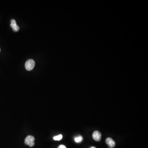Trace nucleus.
I'll return each instance as SVG.
<instances>
[{"instance_id": "obj_10", "label": "nucleus", "mask_w": 148, "mask_h": 148, "mask_svg": "<svg viewBox=\"0 0 148 148\" xmlns=\"http://www.w3.org/2000/svg\"><path fill=\"white\" fill-rule=\"evenodd\" d=\"M90 148H96V147H95V146H92V147H90Z\"/></svg>"}, {"instance_id": "obj_11", "label": "nucleus", "mask_w": 148, "mask_h": 148, "mask_svg": "<svg viewBox=\"0 0 148 148\" xmlns=\"http://www.w3.org/2000/svg\"><path fill=\"white\" fill-rule=\"evenodd\" d=\"M0 52H1V48H0Z\"/></svg>"}, {"instance_id": "obj_2", "label": "nucleus", "mask_w": 148, "mask_h": 148, "mask_svg": "<svg viewBox=\"0 0 148 148\" xmlns=\"http://www.w3.org/2000/svg\"><path fill=\"white\" fill-rule=\"evenodd\" d=\"M35 62L33 59L28 60L25 64V68L28 71H31L35 67Z\"/></svg>"}, {"instance_id": "obj_1", "label": "nucleus", "mask_w": 148, "mask_h": 148, "mask_svg": "<svg viewBox=\"0 0 148 148\" xmlns=\"http://www.w3.org/2000/svg\"><path fill=\"white\" fill-rule=\"evenodd\" d=\"M35 138L33 136L29 135L26 136L25 139V144L29 146L30 147H33L35 145Z\"/></svg>"}, {"instance_id": "obj_9", "label": "nucleus", "mask_w": 148, "mask_h": 148, "mask_svg": "<svg viewBox=\"0 0 148 148\" xmlns=\"http://www.w3.org/2000/svg\"><path fill=\"white\" fill-rule=\"evenodd\" d=\"M58 148H66V146L64 145H60L59 146Z\"/></svg>"}, {"instance_id": "obj_8", "label": "nucleus", "mask_w": 148, "mask_h": 148, "mask_svg": "<svg viewBox=\"0 0 148 148\" xmlns=\"http://www.w3.org/2000/svg\"><path fill=\"white\" fill-rule=\"evenodd\" d=\"M13 29L14 31H15V32H18V31L19 30V26L18 25H17V26H16L15 27L13 28Z\"/></svg>"}, {"instance_id": "obj_4", "label": "nucleus", "mask_w": 148, "mask_h": 148, "mask_svg": "<svg viewBox=\"0 0 148 148\" xmlns=\"http://www.w3.org/2000/svg\"><path fill=\"white\" fill-rule=\"evenodd\" d=\"M106 143L110 148H113L115 146V142L111 138H107L106 139Z\"/></svg>"}, {"instance_id": "obj_3", "label": "nucleus", "mask_w": 148, "mask_h": 148, "mask_svg": "<svg viewBox=\"0 0 148 148\" xmlns=\"http://www.w3.org/2000/svg\"><path fill=\"white\" fill-rule=\"evenodd\" d=\"M93 138L96 141H99L101 139V134L98 131H95L92 135Z\"/></svg>"}, {"instance_id": "obj_5", "label": "nucleus", "mask_w": 148, "mask_h": 148, "mask_svg": "<svg viewBox=\"0 0 148 148\" xmlns=\"http://www.w3.org/2000/svg\"><path fill=\"white\" fill-rule=\"evenodd\" d=\"M83 137L82 136H79L75 138V141L76 143H80L83 140Z\"/></svg>"}, {"instance_id": "obj_7", "label": "nucleus", "mask_w": 148, "mask_h": 148, "mask_svg": "<svg viewBox=\"0 0 148 148\" xmlns=\"http://www.w3.org/2000/svg\"><path fill=\"white\" fill-rule=\"evenodd\" d=\"M17 25H18L16 24V21L15 19H13L11 20L10 26L12 28L15 27Z\"/></svg>"}, {"instance_id": "obj_6", "label": "nucleus", "mask_w": 148, "mask_h": 148, "mask_svg": "<svg viewBox=\"0 0 148 148\" xmlns=\"http://www.w3.org/2000/svg\"><path fill=\"white\" fill-rule=\"evenodd\" d=\"M62 135L61 134L60 135H58L57 136H54L53 138V139L55 141H60L61 140V139H62Z\"/></svg>"}]
</instances>
